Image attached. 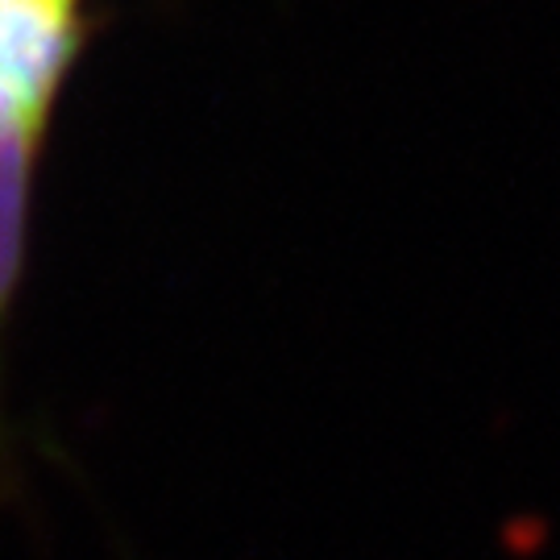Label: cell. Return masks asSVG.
Returning <instances> with one entry per match:
<instances>
[{
  "label": "cell",
  "mask_w": 560,
  "mask_h": 560,
  "mask_svg": "<svg viewBox=\"0 0 560 560\" xmlns=\"http://www.w3.org/2000/svg\"><path fill=\"white\" fill-rule=\"evenodd\" d=\"M0 4H18V0H0ZM42 4H62V9H71V0H42Z\"/></svg>",
  "instance_id": "7a4b0ae2"
},
{
  "label": "cell",
  "mask_w": 560,
  "mask_h": 560,
  "mask_svg": "<svg viewBox=\"0 0 560 560\" xmlns=\"http://www.w3.org/2000/svg\"><path fill=\"white\" fill-rule=\"evenodd\" d=\"M71 59V9L18 0L0 4V133H34Z\"/></svg>",
  "instance_id": "6da1fadb"
}]
</instances>
